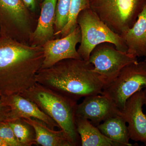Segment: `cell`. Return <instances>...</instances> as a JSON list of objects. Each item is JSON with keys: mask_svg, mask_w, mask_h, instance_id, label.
Masks as SVG:
<instances>
[{"mask_svg": "<svg viewBox=\"0 0 146 146\" xmlns=\"http://www.w3.org/2000/svg\"><path fill=\"white\" fill-rule=\"evenodd\" d=\"M94 69L88 61L64 59L39 70L36 82L78 101L83 97L102 93L104 82Z\"/></svg>", "mask_w": 146, "mask_h": 146, "instance_id": "2", "label": "cell"}, {"mask_svg": "<svg viewBox=\"0 0 146 146\" xmlns=\"http://www.w3.org/2000/svg\"></svg>", "mask_w": 146, "mask_h": 146, "instance_id": "26", "label": "cell"}, {"mask_svg": "<svg viewBox=\"0 0 146 146\" xmlns=\"http://www.w3.org/2000/svg\"><path fill=\"white\" fill-rule=\"evenodd\" d=\"M0 139L7 146H22L7 121L0 122Z\"/></svg>", "mask_w": 146, "mask_h": 146, "instance_id": "21", "label": "cell"}, {"mask_svg": "<svg viewBox=\"0 0 146 146\" xmlns=\"http://www.w3.org/2000/svg\"><path fill=\"white\" fill-rule=\"evenodd\" d=\"M120 111L108 97L98 94L85 97L82 102L77 105L76 116L87 119L97 127Z\"/></svg>", "mask_w": 146, "mask_h": 146, "instance_id": "9", "label": "cell"}, {"mask_svg": "<svg viewBox=\"0 0 146 146\" xmlns=\"http://www.w3.org/2000/svg\"><path fill=\"white\" fill-rule=\"evenodd\" d=\"M90 4L100 19L121 35L133 27L146 0H90Z\"/></svg>", "mask_w": 146, "mask_h": 146, "instance_id": "5", "label": "cell"}, {"mask_svg": "<svg viewBox=\"0 0 146 146\" xmlns=\"http://www.w3.org/2000/svg\"><path fill=\"white\" fill-rule=\"evenodd\" d=\"M10 108L0 98V122L10 120Z\"/></svg>", "mask_w": 146, "mask_h": 146, "instance_id": "22", "label": "cell"}, {"mask_svg": "<svg viewBox=\"0 0 146 146\" xmlns=\"http://www.w3.org/2000/svg\"><path fill=\"white\" fill-rule=\"evenodd\" d=\"M76 130L82 146H118L114 141L107 138L90 121L76 116Z\"/></svg>", "mask_w": 146, "mask_h": 146, "instance_id": "16", "label": "cell"}, {"mask_svg": "<svg viewBox=\"0 0 146 146\" xmlns=\"http://www.w3.org/2000/svg\"><path fill=\"white\" fill-rule=\"evenodd\" d=\"M72 0H57L54 26L58 35L67 23L68 13Z\"/></svg>", "mask_w": 146, "mask_h": 146, "instance_id": "20", "label": "cell"}, {"mask_svg": "<svg viewBox=\"0 0 146 146\" xmlns=\"http://www.w3.org/2000/svg\"><path fill=\"white\" fill-rule=\"evenodd\" d=\"M81 39V31L78 25L70 33L61 39H50L45 42L42 47L44 59L40 70L50 68L64 59H82L76 48Z\"/></svg>", "mask_w": 146, "mask_h": 146, "instance_id": "8", "label": "cell"}, {"mask_svg": "<svg viewBox=\"0 0 146 146\" xmlns=\"http://www.w3.org/2000/svg\"><path fill=\"white\" fill-rule=\"evenodd\" d=\"M12 128L16 138L22 146L37 145L35 142V132L33 127L23 118L7 121Z\"/></svg>", "mask_w": 146, "mask_h": 146, "instance_id": "18", "label": "cell"}, {"mask_svg": "<svg viewBox=\"0 0 146 146\" xmlns=\"http://www.w3.org/2000/svg\"><path fill=\"white\" fill-rule=\"evenodd\" d=\"M77 23L81 34L77 51L82 60L88 61L94 48L105 42L111 43L117 49L127 52V46L121 36L112 31L91 8L80 12Z\"/></svg>", "mask_w": 146, "mask_h": 146, "instance_id": "4", "label": "cell"}, {"mask_svg": "<svg viewBox=\"0 0 146 146\" xmlns=\"http://www.w3.org/2000/svg\"><path fill=\"white\" fill-rule=\"evenodd\" d=\"M23 119L33 127L37 145L43 146H74L63 130L52 129L44 122L35 118Z\"/></svg>", "mask_w": 146, "mask_h": 146, "instance_id": "14", "label": "cell"}, {"mask_svg": "<svg viewBox=\"0 0 146 146\" xmlns=\"http://www.w3.org/2000/svg\"><path fill=\"white\" fill-rule=\"evenodd\" d=\"M121 112L110 117L97 127L105 136L118 146H131L127 126Z\"/></svg>", "mask_w": 146, "mask_h": 146, "instance_id": "15", "label": "cell"}, {"mask_svg": "<svg viewBox=\"0 0 146 146\" xmlns=\"http://www.w3.org/2000/svg\"><path fill=\"white\" fill-rule=\"evenodd\" d=\"M88 61L94 65L93 72L100 76L105 85L112 81L124 67L138 61L137 58L119 50L113 44L105 42L94 48Z\"/></svg>", "mask_w": 146, "mask_h": 146, "instance_id": "7", "label": "cell"}, {"mask_svg": "<svg viewBox=\"0 0 146 146\" xmlns=\"http://www.w3.org/2000/svg\"><path fill=\"white\" fill-rule=\"evenodd\" d=\"M24 5L29 10L34 11L37 5V0H22Z\"/></svg>", "mask_w": 146, "mask_h": 146, "instance_id": "23", "label": "cell"}, {"mask_svg": "<svg viewBox=\"0 0 146 146\" xmlns=\"http://www.w3.org/2000/svg\"><path fill=\"white\" fill-rule=\"evenodd\" d=\"M0 146H7V145L1 139H0Z\"/></svg>", "mask_w": 146, "mask_h": 146, "instance_id": "25", "label": "cell"}, {"mask_svg": "<svg viewBox=\"0 0 146 146\" xmlns=\"http://www.w3.org/2000/svg\"><path fill=\"white\" fill-rule=\"evenodd\" d=\"M3 102L10 108V120L17 118H35L44 122L48 126L54 129L59 125L49 116L41 110L35 104L20 94H13L1 97Z\"/></svg>", "mask_w": 146, "mask_h": 146, "instance_id": "11", "label": "cell"}, {"mask_svg": "<svg viewBox=\"0 0 146 146\" xmlns=\"http://www.w3.org/2000/svg\"><path fill=\"white\" fill-rule=\"evenodd\" d=\"M90 8V0H72L67 23L58 34L62 37L70 33L78 26L77 20L82 10Z\"/></svg>", "mask_w": 146, "mask_h": 146, "instance_id": "19", "label": "cell"}, {"mask_svg": "<svg viewBox=\"0 0 146 146\" xmlns=\"http://www.w3.org/2000/svg\"><path fill=\"white\" fill-rule=\"evenodd\" d=\"M121 36L127 46V53L136 58L146 57V6L133 27Z\"/></svg>", "mask_w": 146, "mask_h": 146, "instance_id": "12", "label": "cell"}, {"mask_svg": "<svg viewBox=\"0 0 146 146\" xmlns=\"http://www.w3.org/2000/svg\"><path fill=\"white\" fill-rule=\"evenodd\" d=\"M144 105L143 89L130 97L121 111L128 123L130 139L135 142L145 143H146V115L143 112Z\"/></svg>", "mask_w": 146, "mask_h": 146, "instance_id": "10", "label": "cell"}, {"mask_svg": "<svg viewBox=\"0 0 146 146\" xmlns=\"http://www.w3.org/2000/svg\"><path fill=\"white\" fill-rule=\"evenodd\" d=\"M143 94L144 100H145V105L146 106V88L143 90Z\"/></svg>", "mask_w": 146, "mask_h": 146, "instance_id": "24", "label": "cell"}, {"mask_svg": "<svg viewBox=\"0 0 146 146\" xmlns=\"http://www.w3.org/2000/svg\"><path fill=\"white\" fill-rule=\"evenodd\" d=\"M28 10L22 0H0V18L18 28H26Z\"/></svg>", "mask_w": 146, "mask_h": 146, "instance_id": "17", "label": "cell"}, {"mask_svg": "<svg viewBox=\"0 0 146 146\" xmlns=\"http://www.w3.org/2000/svg\"><path fill=\"white\" fill-rule=\"evenodd\" d=\"M44 59L42 48L1 40L0 96L20 94L34 85Z\"/></svg>", "mask_w": 146, "mask_h": 146, "instance_id": "1", "label": "cell"}, {"mask_svg": "<svg viewBox=\"0 0 146 146\" xmlns=\"http://www.w3.org/2000/svg\"><path fill=\"white\" fill-rule=\"evenodd\" d=\"M57 0H44L36 28L32 35L34 46L43 45L54 35Z\"/></svg>", "mask_w": 146, "mask_h": 146, "instance_id": "13", "label": "cell"}, {"mask_svg": "<svg viewBox=\"0 0 146 146\" xmlns=\"http://www.w3.org/2000/svg\"><path fill=\"white\" fill-rule=\"evenodd\" d=\"M20 94L34 102L54 120L74 146L81 145L76 125L77 101L37 82Z\"/></svg>", "mask_w": 146, "mask_h": 146, "instance_id": "3", "label": "cell"}, {"mask_svg": "<svg viewBox=\"0 0 146 146\" xmlns=\"http://www.w3.org/2000/svg\"><path fill=\"white\" fill-rule=\"evenodd\" d=\"M146 88L145 59L124 67L112 81L104 85L102 94L108 97L122 111L130 97Z\"/></svg>", "mask_w": 146, "mask_h": 146, "instance_id": "6", "label": "cell"}]
</instances>
